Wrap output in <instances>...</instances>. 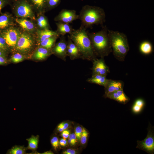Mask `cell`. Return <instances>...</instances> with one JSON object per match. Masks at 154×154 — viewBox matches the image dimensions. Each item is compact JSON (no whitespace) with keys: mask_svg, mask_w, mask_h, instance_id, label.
Segmentation results:
<instances>
[{"mask_svg":"<svg viewBox=\"0 0 154 154\" xmlns=\"http://www.w3.org/2000/svg\"><path fill=\"white\" fill-rule=\"evenodd\" d=\"M68 37L78 48L80 58L92 61L97 58L86 29L80 27L74 29Z\"/></svg>","mask_w":154,"mask_h":154,"instance_id":"cell-1","label":"cell"},{"mask_svg":"<svg viewBox=\"0 0 154 154\" xmlns=\"http://www.w3.org/2000/svg\"><path fill=\"white\" fill-rule=\"evenodd\" d=\"M108 30L106 26H103L102 29L98 32H88L92 48L96 57L104 58L112 52Z\"/></svg>","mask_w":154,"mask_h":154,"instance_id":"cell-2","label":"cell"},{"mask_svg":"<svg viewBox=\"0 0 154 154\" xmlns=\"http://www.w3.org/2000/svg\"><path fill=\"white\" fill-rule=\"evenodd\" d=\"M78 19L81 22L80 28L86 29L94 25L102 26L105 22V13L104 9L99 7L85 5L80 11Z\"/></svg>","mask_w":154,"mask_h":154,"instance_id":"cell-3","label":"cell"},{"mask_svg":"<svg viewBox=\"0 0 154 154\" xmlns=\"http://www.w3.org/2000/svg\"><path fill=\"white\" fill-rule=\"evenodd\" d=\"M108 33L114 57L119 61H124L129 50L126 35L123 33L108 29Z\"/></svg>","mask_w":154,"mask_h":154,"instance_id":"cell-4","label":"cell"},{"mask_svg":"<svg viewBox=\"0 0 154 154\" xmlns=\"http://www.w3.org/2000/svg\"><path fill=\"white\" fill-rule=\"evenodd\" d=\"M10 5L16 18H28L35 20V12L28 0H12Z\"/></svg>","mask_w":154,"mask_h":154,"instance_id":"cell-5","label":"cell"},{"mask_svg":"<svg viewBox=\"0 0 154 154\" xmlns=\"http://www.w3.org/2000/svg\"><path fill=\"white\" fill-rule=\"evenodd\" d=\"M36 44L38 45L35 34L29 33L21 29L14 50L25 56L32 52Z\"/></svg>","mask_w":154,"mask_h":154,"instance_id":"cell-6","label":"cell"},{"mask_svg":"<svg viewBox=\"0 0 154 154\" xmlns=\"http://www.w3.org/2000/svg\"><path fill=\"white\" fill-rule=\"evenodd\" d=\"M21 31V29L16 26L9 27L0 33L5 39L9 49H14Z\"/></svg>","mask_w":154,"mask_h":154,"instance_id":"cell-7","label":"cell"},{"mask_svg":"<svg viewBox=\"0 0 154 154\" xmlns=\"http://www.w3.org/2000/svg\"><path fill=\"white\" fill-rule=\"evenodd\" d=\"M148 133L145 138L142 141H137L136 148L153 154L154 153V136L153 129L149 123L147 128Z\"/></svg>","mask_w":154,"mask_h":154,"instance_id":"cell-8","label":"cell"},{"mask_svg":"<svg viewBox=\"0 0 154 154\" xmlns=\"http://www.w3.org/2000/svg\"><path fill=\"white\" fill-rule=\"evenodd\" d=\"M67 41L64 36H61L59 41L55 44L51 51L53 54L65 61L67 56Z\"/></svg>","mask_w":154,"mask_h":154,"instance_id":"cell-9","label":"cell"},{"mask_svg":"<svg viewBox=\"0 0 154 154\" xmlns=\"http://www.w3.org/2000/svg\"><path fill=\"white\" fill-rule=\"evenodd\" d=\"M78 19V15L76 14L75 10L63 9L54 19L56 22H61L70 24Z\"/></svg>","mask_w":154,"mask_h":154,"instance_id":"cell-10","label":"cell"},{"mask_svg":"<svg viewBox=\"0 0 154 154\" xmlns=\"http://www.w3.org/2000/svg\"><path fill=\"white\" fill-rule=\"evenodd\" d=\"M16 23L23 31L30 33L35 34L37 29L35 21L25 18L15 17Z\"/></svg>","mask_w":154,"mask_h":154,"instance_id":"cell-11","label":"cell"},{"mask_svg":"<svg viewBox=\"0 0 154 154\" xmlns=\"http://www.w3.org/2000/svg\"><path fill=\"white\" fill-rule=\"evenodd\" d=\"M92 61V75L98 74L106 76L110 72L109 67L106 64L104 58L101 57L99 59L96 58Z\"/></svg>","mask_w":154,"mask_h":154,"instance_id":"cell-12","label":"cell"},{"mask_svg":"<svg viewBox=\"0 0 154 154\" xmlns=\"http://www.w3.org/2000/svg\"><path fill=\"white\" fill-rule=\"evenodd\" d=\"M15 17L8 12L0 15V33L12 26H16Z\"/></svg>","mask_w":154,"mask_h":154,"instance_id":"cell-13","label":"cell"},{"mask_svg":"<svg viewBox=\"0 0 154 154\" xmlns=\"http://www.w3.org/2000/svg\"><path fill=\"white\" fill-rule=\"evenodd\" d=\"M124 83L121 80L108 79L105 86L104 96L109 94L123 89Z\"/></svg>","mask_w":154,"mask_h":154,"instance_id":"cell-14","label":"cell"},{"mask_svg":"<svg viewBox=\"0 0 154 154\" xmlns=\"http://www.w3.org/2000/svg\"><path fill=\"white\" fill-rule=\"evenodd\" d=\"M104 96L123 104H126L130 100L129 98L124 93L123 89L110 93Z\"/></svg>","mask_w":154,"mask_h":154,"instance_id":"cell-15","label":"cell"},{"mask_svg":"<svg viewBox=\"0 0 154 154\" xmlns=\"http://www.w3.org/2000/svg\"><path fill=\"white\" fill-rule=\"evenodd\" d=\"M38 45L42 41L51 37L59 35L56 31L49 29H37L35 33Z\"/></svg>","mask_w":154,"mask_h":154,"instance_id":"cell-16","label":"cell"},{"mask_svg":"<svg viewBox=\"0 0 154 154\" xmlns=\"http://www.w3.org/2000/svg\"><path fill=\"white\" fill-rule=\"evenodd\" d=\"M45 13L37 14L35 22L37 29L41 30L50 29V27L47 17Z\"/></svg>","mask_w":154,"mask_h":154,"instance_id":"cell-17","label":"cell"},{"mask_svg":"<svg viewBox=\"0 0 154 154\" xmlns=\"http://www.w3.org/2000/svg\"><path fill=\"white\" fill-rule=\"evenodd\" d=\"M67 42V56H68L70 59L72 60L80 58V56L78 48L68 37Z\"/></svg>","mask_w":154,"mask_h":154,"instance_id":"cell-18","label":"cell"},{"mask_svg":"<svg viewBox=\"0 0 154 154\" xmlns=\"http://www.w3.org/2000/svg\"><path fill=\"white\" fill-rule=\"evenodd\" d=\"M33 6L35 12L45 13L46 12L48 0H28Z\"/></svg>","mask_w":154,"mask_h":154,"instance_id":"cell-19","label":"cell"},{"mask_svg":"<svg viewBox=\"0 0 154 154\" xmlns=\"http://www.w3.org/2000/svg\"><path fill=\"white\" fill-rule=\"evenodd\" d=\"M52 54L51 50L38 46L33 53V57L35 59L41 60L46 59Z\"/></svg>","mask_w":154,"mask_h":154,"instance_id":"cell-20","label":"cell"},{"mask_svg":"<svg viewBox=\"0 0 154 154\" xmlns=\"http://www.w3.org/2000/svg\"><path fill=\"white\" fill-rule=\"evenodd\" d=\"M56 24L57 26L56 31L60 36H64L67 34H70L74 29L69 24L57 22Z\"/></svg>","mask_w":154,"mask_h":154,"instance_id":"cell-21","label":"cell"},{"mask_svg":"<svg viewBox=\"0 0 154 154\" xmlns=\"http://www.w3.org/2000/svg\"><path fill=\"white\" fill-rule=\"evenodd\" d=\"M39 136L37 135L35 136L32 135L31 137L26 139L28 142V145L26 147L27 150H30L32 151L31 154H34L38 148V144L39 141Z\"/></svg>","mask_w":154,"mask_h":154,"instance_id":"cell-22","label":"cell"},{"mask_svg":"<svg viewBox=\"0 0 154 154\" xmlns=\"http://www.w3.org/2000/svg\"><path fill=\"white\" fill-rule=\"evenodd\" d=\"M106 77V75L98 74L92 75V77L88 78L87 81L90 83L104 86L108 80Z\"/></svg>","mask_w":154,"mask_h":154,"instance_id":"cell-23","label":"cell"},{"mask_svg":"<svg viewBox=\"0 0 154 154\" xmlns=\"http://www.w3.org/2000/svg\"><path fill=\"white\" fill-rule=\"evenodd\" d=\"M59 36V35H55L51 37L40 42L38 46L51 50L54 46L56 40Z\"/></svg>","mask_w":154,"mask_h":154,"instance_id":"cell-24","label":"cell"},{"mask_svg":"<svg viewBox=\"0 0 154 154\" xmlns=\"http://www.w3.org/2000/svg\"><path fill=\"white\" fill-rule=\"evenodd\" d=\"M139 49L140 52L145 55L149 54L153 51V47L151 44L147 40L143 41L140 43Z\"/></svg>","mask_w":154,"mask_h":154,"instance_id":"cell-25","label":"cell"},{"mask_svg":"<svg viewBox=\"0 0 154 154\" xmlns=\"http://www.w3.org/2000/svg\"><path fill=\"white\" fill-rule=\"evenodd\" d=\"M26 147L24 145H15L7 151V154H27L26 151Z\"/></svg>","mask_w":154,"mask_h":154,"instance_id":"cell-26","label":"cell"},{"mask_svg":"<svg viewBox=\"0 0 154 154\" xmlns=\"http://www.w3.org/2000/svg\"><path fill=\"white\" fill-rule=\"evenodd\" d=\"M144 105V101L142 99H139L135 101L132 108L133 112L135 113L140 112Z\"/></svg>","mask_w":154,"mask_h":154,"instance_id":"cell-27","label":"cell"},{"mask_svg":"<svg viewBox=\"0 0 154 154\" xmlns=\"http://www.w3.org/2000/svg\"><path fill=\"white\" fill-rule=\"evenodd\" d=\"M25 56L18 52H16L11 57V61L14 63H17L23 61L25 59Z\"/></svg>","mask_w":154,"mask_h":154,"instance_id":"cell-28","label":"cell"},{"mask_svg":"<svg viewBox=\"0 0 154 154\" xmlns=\"http://www.w3.org/2000/svg\"><path fill=\"white\" fill-rule=\"evenodd\" d=\"M61 0H48L46 11L57 7L60 3Z\"/></svg>","mask_w":154,"mask_h":154,"instance_id":"cell-29","label":"cell"},{"mask_svg":"<svg viewBox=\"0 0 154 154\" xmlns=\"http://www.w3.org/2000/svg\"><path fill=\"white\" fill-rule=\"evenodd\" d=\"M89 133L84 128H82V131L80 139V141L82 145L85 144L87 140Z\"/></svg>","mask_w":154,"mask_h":154,"instance_id":"cell-30","label":"cell"},{"mask_svg":"<svg viewBox=\"0 0 154 154\" xmlns=\"http://www.w3.org/2000/svg\"><path fill=\"white\" fill-rule=\"evenodd\" d=\"M50 142L53 149L55 150H57L60 145L58 137L56 136L52 137L50 139Z\"/></svg>","mask_w":154,"mask_h":154,"instance_id":"cell-31","label":"cell"},{"mask_svg":"<svg viewBox=\"0 0 154 154\" xmlns=\"http://www.w3.org/2000/svg\"><path fill=\"white\" fill-rule=\"evenodd\" d=\"M68 139V143L70 145L74 146L76 144L78 140L74 133L70 134Z\"/></svg>","mask_w":154,"mask_h":154,"instance_id":"cell-32","label":"cell"},{"mask_svg":"<svg viewBox=\"0 0 154 154\" xmlns=\"http://www.w3.org/2000/svg\"><path fill=\"white\" fill-rule=\"evenodd\" d=\"M69 126L68 123L62 122L60 123L57 127V130L59 132H61L62 131L68 129Z\"/></svg>","mask_w":154,"mask_h":154,"instance_id":"cell-33","label":"cell"},{"mask_svg":"<svg viewBox=\"0 0 154 154\" xmlns=\"http://www.w3.org/2000/svg\"><path fill=\"white\" fill-rule=\"evenodd\" d=\"M0 48L7 52L9 49L5 41L0 33Z\"/></svg>","mask_w":154,"mask_h":154,"instance_id":"cell-34","label":"cell"},{"mask_svg":"<svg viewBox=\"0 0 154 154\" xmlns=\"http://www.w3.org/2000/svg\"><path fill=\"white\" fill-rule=\"evenodd\" d=\"M82 131V128L80 126H77L75 129V134L78 141H80Z\"/></svg>","mask_w":154,"mask_h":154,"instance_id":"cell-35","label":"cell"},{"mask_svg":"<svg viewBox=\"0 0 154 154\" xmlns=\"http://www.w3.org/2000/svg\"><path fill=\"white\" fill-rule=\"evenodd\" d=\"M12 0H0V13L2 9L6 5L10 4Z\"/></svg>","mask_w":154,"mask_h":154,"instance_id":"cell-36","label":"cell"},{"mask_svg":"<svg viewBox=\"0 0 154 154\" xmlns=\"http://www.w3.org/2000/svg\"><path fill=\"white\" fill-rule=\"evenodd\" d=\"M61 135L64 138L67 139L68 138L70 134V131L68 129H65L61 132Z\"/></svg>","mask_w":154,"mask_h":154,"instance_id":"cell-37","label":"cell"},{"mask_svg":"<svg viewBox=\"0 0 154 154\" xmlns=\"http://www.w3.org/2000/svg\"><path fill=\"white\" fill-rule=\"evenodd\" d=\"M76 151L73 149H68L64 151L62 153L63 154H76L77 153Z\"/></svg>","mask_w":154,"mask_h":154,"instance_id":"cell-38","label":"cell"},{"mask_svg":"<svg viewBox=\"0 0 154 154\" xmlns=\"http://www.w3.org/2000/svg\"><path fill=\"white\" fill-rule=\"evenodd\" d=\"M59 145L62 147H65L67 144L68 141L66 139L62 138L59 141Z\"/></svg>","mask_w":154,"mask_h":154,"instance_id":"cell-39","label":"cell"},{"mask_svg":"<svg viewBox=\"0 0 154 154\" xmlns=\"http://www.w3.org/2000/svg\"><path fill=\"white\" fill-rule=\"evenodd\" d=\"M7 62V60L5 57L0 56V65L5 64Z\"/></svg>","mask_w":154,"mask_h":154,"instance_id":"cell-40","label":"cell"},{"mask_svg":"<svg viewBox=\"0 0 154 154\" xmlns=\"http://www.w3.org/2000/svg\"><path fill=\"white\" fill-rule=\"evenodd\" d=\"M6 51L0 48V56L5 57Z\"/></svg>","mask_w":154,"mask_h":154,"instance_id":"cell-41","label":"cell"},{"mask_svg":"<svg viewBox=\"0 0 154 154\" xmlns=\"http://www.w3.org/2000/svg\"><path fill=\"white\" fill-rule=\"evenodd\" d=\"M41 154H54L51 151H45L44 153H43Z\"/></svg>","mask_w":154,"mask_h":154,"instance_id":"cell-42","label":"cell"}]
</instances>
